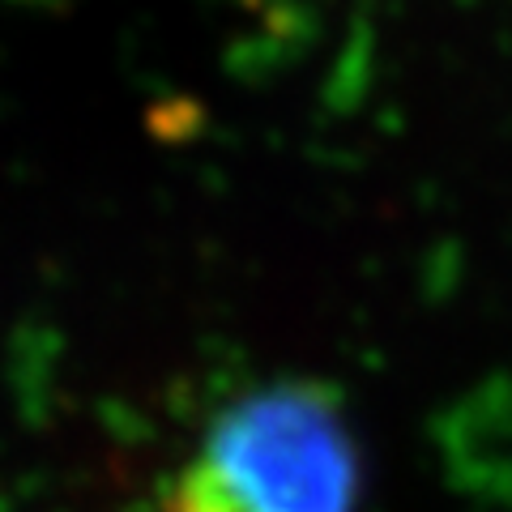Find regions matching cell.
<instances>
[{"instance_id":"cell-1","label":"cell","mask_w":512,"mask_h":512,"mask_svg":"<svg viewBox=\"0 0 512 512\" xmlns=\"http://www.w3.org/2000/svg\"><path fill=\"white\" fill-rule=\"evenodd\" d=\"M359 453L312 384H274L227 406L167 495V512H355Z\"/></svg>"}]
</instances>
